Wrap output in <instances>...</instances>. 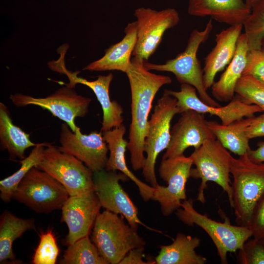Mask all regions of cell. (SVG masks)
Instances as JSON below:
<instances>
[{"label": "cell", "instance_id": "5b68a950", "mask_svg": "<svg viewBox=\"0 0 264 264\" xmlns=\"http://www.w3.org/2000/svg\"><path fill=\"white\" fill-rule=\"evenodd\" d=\"M195 168L190 172V177L200 179L196 200L204 204L206 200L204 191L207 183L212 181L219 185L228 196L232 207V189L230 179L233 157L216 138L205 141L190 155Z\"/></svg>", "mask_w": 264, "mask_h": 264}, {"label": "cell", "instance_id": "52a82bcc", "mask_svg": "<svg viewBox=\"0 0 264 264\" xmlns=\"http://www.w3.org/2000/svg\"><path fill=\"white\" fill-rule=\"evenodd\" d=\"M178 113L177 99L164 90L149 120L144 141L146 156L142 169V175L153 187L155 188L158 185L155 172L157 157L168 147L171 138V123L174 116Z\"/></svg>", "mask_w": 264, "mask_h": 264}, {"label": "cell", "instance_id": "603a6c76", "mask_svg": "<svg viewBox=\"0 0 264 264\" xmlns=\"http://www.w3.org/2000/svg\"><path fill=\"white\" fill-rule=\"evenodd\" d=\"M249 47L245 34L240 35L234 56L220 79L211 86L212 94L218 101L230 102L234 97L236 85L242 75Z\"/></svg>", "mask_w": 264, "mask_h": 264}, {"label": "cell", "instance_id": "e575fe53", "mask_svg": "<svg viewBox=\"0 0 264 264\" xmlns=\"http://www.w3.org/2000/svg\"><path fill=\"white\" fill-rule=\"evenodd\" d=\"M248 227L254 238L258 240L264 239V195L255 208Z\"/></svg>", "mask_w": 264, "mask_h": 264}, {"label": "cell", "instance_id": "ac0fdd59", "mask_svg": "<svg viewBox=\"0 0 264 264\" xmlns=\"http://www.w3.org/2000/svg\"><path fill=\"white\" fill-rule=\"evenodd\" d=\"M180 114L171 130L169 144L162 159L182 155L187 148L198 149L206 140L216 138L204 114L189 110Z\"/></svg>", "mask_w": 264, "mask_h": 264}, {"label": "cell", "instance_id": "9c48e42d", "mask_svg": "<svg viewBox=\"0 0 264 264\" xmlns=\"http://www.w3.org/2000/svg\"><path fill=\"white\" fill-rule=\"evenodd\" d=\"M36 167L58 181L69 196L94 191L93 172L75 156L50 143H46L43 158Z\"/></svg>", "mask_w": 264, "mask_h": 264}, {"label": "cell", "instance_id": "60d3db41", "mask_svg": "<svg viewBox=\"0 0 264 264\" xmlns=\"http://www.w3.org/2000/svg\"><path fill=\"white\" fill-rule=\"evenodd\" d=\"M263 50L264 51V49Z\"/></svg>", "mask_w": 264, "mask_h": 264}, {"label": "cell", "instance_id": "2e32d148", "mask_svg": "<svg viewBox=\"0 0 264 264\" xmlns=\"http://www.w3.org/2000/svg\"><path fill=\"white\" fill-rule=\"evenodd\" d=\"M51 69L66 75L69 83L66 85L75 88L77 84H81L89 87L93 91L103 110L102 132L118 127L123 124V109L116 101H111L110 97V86L113 78L112 73L106 75H99L94 81H88L77 76L79 71L72 72L66 68L64 56H61L58 60L53 61Z\"/></svg>", "mask_w": 264, "mask_h": 264}, {"label": "cell", "instance_id": "f35d334b", "mask_svg": "<svg viewBox=\"0 0 264 264\" xmlns=\"http://www.w3.org/2000/svg\"><path fill=\"white\" fill-rule=\"evenodd\" d=\"M261 0H244L245 2L252 8Z\"/></svg>", "mask_w": 264, "mask_h": 264}, {"label": "cell", "instance_id": "f1b7e54d", "mask_svg": "<svg viewBox=\"0 0 264 264\" xmlns=\"http://www.w3.org/2000/svg\"><path fill=\"white\" fill-rule=\"evenodd\" d=\"M61 264H109L101 256L89 235L68 245L65 251Z\"/></svg>", "mask_w": 264, "mask_h": 264}, {"label": "cell", "instance_id": "30bf717a", "mask_svg": "<svg viewBox=\"0 0 264 264\" xmlns=\"http://www.w3.org/2000/svg\"><path fill=\"white\" fill-rule=\"evenodd\" d=\"M10 99L17 107L35 105L48 110L54 116L66 123L74 132L80 129L75 123V118L84 117L88 113L91 101L67 85L45 97H35L17 93L11 94Z\"/></svg>", "mask_w": 264, "mask_h": 264}, {"label": "cell", "instance_id": "7a4b0ae2", "mask_svg": "<svg viewBox=\"0 0 264 264\" xmlns=\"http://www.w3.org/2000/svg\"><path fill=\"white\" fill-rule=\"evenodd\" d=\"M232 207L238 225L248 227L255 208L264 195V162L255 163L246 153L233 158Z\"/></svg>", "mask_w": 264, "mask_h": 264}, {"label": "cell", "instance_id": "d6a6232c", "mask_svg": "<svg viewBox=\"0 0 264 264\" xmlns=\"http://www.w3.org/2000/svg\"><path fill=\"white\" fill-rule=\"evenodd\" d=\"M238 251L239 263L264 264V245L260 240L248 239Z\"/></svg>", "mask_w": 264, "mask_h": 264}, {"label": "cell", "instance_id": "f546056e", "mask_svg": "<svg viewBox=\"0 0 264 264\" xmlns=\"http://www.w3.org/2000/svg\"><path fill=\"white\" fill-rule=\"evenodd\" d=\"M243 25L249 49H262L264 44V0L252 8L251 14Z\"/></svg>", "mask_w": 264, "mask_h": 264}, {"label": "cell", "instance_id": "5bb4252c", "mask_svg": "<svg viewBox=\"0 0 264 264\" xmlns=\"http://www.w3.org/2000/svg\"><path fill=\"white\" fill-rule=\"evenodd\" d=\"M164 91L177 99L180 114L189 110L203 114L209 113L218 117L223 125H229L244 118L254 116L257 112H263L257 106L243 103L237 95L224 106H210L199 98L195 88L187 84H181L179 91L167 89Z\"/></svg>", "mask_w": 264, "mask_h": 264}, {"label": "cell", "instance_id": "277c9868", "mask_svg": "<svg viewBox=\"0 0 264 264\" xmlns=\"http://www.w3.org/2000/svg\"><path fill=\"white\" fill-rule=\"evenodd\" d=\"M212 29L213 23L210 19L203 30L195 29L192 30L185 49L175 58L168 60L162 64H154L145 61L144 65L150 71L172 73L181 84H187L195 88L199 98L204 103L219 107L221 106L209 95L204 87L203 69L197 57L200 44L208 39Z\"/></svg>", "mask_w": 264, "mask_h": 264}, {"label": "cell", "instance_id": "cb8c5ba5", "mask_svg": "<svg viewBox=\"0 0 264 264\" xmlns=\"http://www.w3.org/2000/svg\"><path fill=\"white\" fill-rule=\"evenodd\" d=\"M200 244L199 238L178 233L171 244L160 247L155 264H205L207 259L196 252Z\"/></svg>", "mask_w": 264, "mask_h": 264}, {"label": "cell", "instance_id": "6da1fadb", "mask_svg": "<svg viewBox=\"0 0 264 264\" xmlns=\"http://www.w3.org/2000/svg\"><path fill=\"white\" fill-rule=\"evenodd\" d=\"M145 61L133 57L126 73L131 92L132 116L127 149L134 171L142 169L145 163L144 141L154 99L162 86L172 82L168 76L155 74L148 70L144 66Z\"/></svg>", "mask_w": 264, "mask_h": 264}, {"label": "cell", "instance_id": "7c38bea8", "mask_svg": "<svg viewBox=\"0 0 264 264\" xmlns=\"http://www.w3.org/2000/svg\"><path fill=\"white\" fill-rule=\"evenodd\" d=\"M137 40L132 56L147 61L162 42L165 32L176 26L180 17L173 8L157 11L141 7L135 9Z\"/></svg>", "mask_w": 264, "mask_h": 264}, {"label": "cell", "instance_id": "83f0119b", "mask_svg": "<svg viewBox=\"0 0 264 264\" xmlns=\"http://www.w3.org/2000/svg\"><path fill=\"white\" fill-rule=\"evenodd\" d=\"M46 144H37L29 154L21 161L20 169L12 175L0 180V197L3 202L8 203L10 201L21 180L32 167H36L41 162Z\"/></svg>", "mask_w": 264, "mask_h": 264}, {"label": "cell", "instance_id": "4316f807", "mask_svg": "<svg viewBox=\"0 0 264 264\" xmlns=\"http://www.w3.org/2000/svg\"><path fill=\"white\" fill-rule=\"evenodd\" d=\"M250 118H244L227 125L214 121H207V124L216 138L226 149L240 156L250 149V139L245 132Z\"/></svg>", "mask_w": 264, "mask_h": 264}, {"label": "cell", "instance_id": "d4e9b609", "mask_svg": "<svg viewBox=\"0 0 264 264\" xmlns=\"http://www.w3.org/2000/svg\"><path fill=\"white\" fill-rule=\"evenodd\" d=\"M32 142L30 135L15 125L7 107L0 103V148L7 150L10 159L25 158L26 149L36 145Z\"/></svg>", "mask_w": 264, "mask_h": 264}, {"label": "cell", "instance_id": "e0dca14e", "mask_svg": "<svg viewBox=\"0 0 264 264\" xmlns=\"http://www.w3.org/2000/svg\"><path fill=\"white\" fill-rule=\"evenodd\" d=\"M101 207L95 191L68 197L61 208V222L68 229L66 245L89 235Z\"/></svg>", "mask_w": 264, "mask_h": 264}, {"label": "cell", "instance_id": "1f68e13d", "mask_svg": "<svg viewBox=\"0 0 264 264\" xmlns=\"http://www.w3.org/2000/svg\"><path fill=\"white\" fill-rule=\"evenodd\" d=\"M59 249L55 236L50 230L42 233L40 242L33 257L34 264H55Z\"/></svg>", "mask_w": 264, "mask_h": 264}, {"label": "cell", "instance_id": "8fae6325", "mask_svg": "<svg viewBox=\"0 0 264 264\" xmlns=\"http://www.w3.org/2000/svg\"><path fill=\"white\" fill-rule=\"evenodd\" d=\"M193 165L191 156L184 154L162 159L158 172L167 186L158 184L154 188L152 200L160 203L163 216H169L176 211L182 201L186 199L185 185Z\"/></svg>", "mask_w": 264, "mask_h": 264}, {"label": "cell", "instance_id": "ffe728a7", "mask_svg": "<svg viewBox=\"0 0 264 264\" xmlns=\"http://www.w3.org/2000/svg\"><path fill=\"white\" fill-rule=\"evenodd\" d=\"M252 8L244 0H189L188 13L193 16L210 17L230 25H243Z\"/></svg>", "mask_w": 264, "mask_h": 264}, {"label": "cell", "instance_id": "484cf974", "mask_svg": "<svg viewBox=\"0 0 264 264\" xmlns=\"http://www.w3.org/2000/svg\"><path fill=\"white\" fill-rule=\"evenodd\" d=\"M35 228L34 219H22L5 210L0 220V263H17L12 246L26 231Z\"/></svg>", "mask_w": 264, "mask_h": 264}, {"label": "cell", "instance_id": "9a60e30c", "mask_svg": "<svg viewBox=\"0 0 264 264\" xmlns=\"http://www.w3.org/2000/svg\"><path fill=\"white\" fill-rule=\"evenodd\" d=\"M59 141L61 151L75 156L93 172L106 169L109 149L101 131L86 134L80 128L74 132L65 123L61 126Z\"/></svg>", "mask_w": 264, "mask_h": 264}, {"label": "cell", "instance_id": "d590c367", "mask_svg": "<svg viewBox=\"0 0 264 264\" xmlns=\"http://www.w3.org/2000/svg\"><path fill=\"white\" fill-rule=\"evenodd\" d=\"M245 132L249 139L264 136V113L256 117H251Z\"/></svg>", "mask_w": 264, "mask_h": 264}, {"label": "cell", "instance_id": "3957f363", "mask_svg": "<svg viewBox=\"0 0 264 264\" xmlns=\"http://www.w3.org/2000/svg\"><path fill=\"white\" fill-rule=\"evenodd\" d=\"M124 219L105 210L94 222L91 240L109 264H119L129 251L146 244L137 230L126 223Z\"/></svg>", "mask_w": 264, "mask_h": 264}, {"label": "cell", "instance_id": "836d02e7", "mask_svg": "<svg viewBox=\"0 0 264 264\" xmlns=\"http://www.w3.org/2000/svg\"><path fill=\"white\" fill-rule=\"evenodd\" d=\"M243 75H249L264 84V51L249 49Z\"/></svg>", "mask_w": 264, "mask_h": 264}, {"label": "cell", "instance_id": "8d00e7d4", "mask_svg": "<svg viewBox=\"0 0 264 264\" xmlns=\"http://www.w3.org/2000/svg\"><path fill=\"white\" fill-rule=\"evenodd\" d=\"M144 246L131 249L120 262L119 264H153L155 262L143 260Z\"/></svg>", "mask_w": 264, "mask_h": 264}, {"label": "cell", "instance_id": "d6986e66", "mask_svg": "<svg viewBox=\"0 0 264 264\" xmlns=\"http://www.w3.org/2000/svg\"><path fill=\"white\" fill-rule=\"evenodd\" d=\"M243 25H230L216 35V45L204 59L203 79L207 89L215 82L217 74L222 70L232 60Z\"/></svg>", "mask_w": 264, "mask_h": 264}, {"label": "cell", "instance_id": "ba28073f", "mask_svg": "<svg viewBox=\"0 0 264 264\" xmlns=\"http://www.w3.org/2000/svg\"><path fill=\"white\" fill-rule=\"evenodd\" d=\"M69 197L66 189L45 172L32 167L19 184L12 199L38 213L61 209Z\"/></svg>", "mask_w": 264, "mask_h": 264}, {"label": "cell", "instance_id": "4dcf8cb0", "mask_svg": "<svg viewBox=\"0 0 264 264\" xmlns=\"http://www.w3.org/2000/svg\"><path fill=\"white\" fill-rule=\"evenodd\" d=\"M235 93L243 103L257 106L264 112V84L242 75L236 85Z\"/></svg>", "mask_w": 264, "mask_h": 264}, {"label": "cell", "instance_id": "44dd1931", "mask_svg": "<svg viewBox=\"0 0 264 264\" xmlns=\"http://www.w3.org/2000/svg\"><path fill=\"white\" fill-rule=\"evenodd\" d=\"M126 132V127L122 124L118 127L102 132L110 152L105 169L108 171H119L125 175L137 186L143 200L147 201L152 199L154 188L137 177L127 165L125 152L128 141L124 137Z\"/></svg>", "mask_w": 264, "mask_h": 264}, {"label": "cell", "instance_id": "74e56055", "mask_svg": "<svg viewBox=\"0 0 264 264\" xmlns=\"http://www.w3.org/2000/svg\"><path fill=\"white\" fill-rule=\"evenodd\" d=\"M247 154L252 161L255 163L264 162V141L259 142L256 149H250Z\"/></svg>", "mask_w": 264, "mask_h": 264}, {"label": "cell", "instance_id": "ab89813d", "mask_svg": "<svg viewBox=\"0 0 264 264\" xmlns=\"http://www.w3.org/2000/svg\"><path fill=\"white\" fill-rule=\"evenodd\" d=\"M261 241V242H262V243H263V244L264 245V239H262V240H260Z\"/></svg>", "mask_w": 264, "mask_h": 264}, {"label": "cell", "instance_id": "7402d4cb", "mask_svg": "<svg viewBox=\"0 0 264 264\" xmlns=\"http://www.w3.org/2000/svg\"><path fill=\"white\" fill-rule=\"evenodd\" d=\"M125 36L105 50L101 58L87 65L83 70L89 71H120L126 73L131 65V57L137 40L135 22H130L124 30Z\"/></svg>", "mask_w": 264, "mask_h": 264}, {"label": "cell", "instance_id": "4fadbf2b", "mask_svg": "<svg viewBox=\"0 0 264 264\" xmlns=\"http://www.w3.org/2000/svg\"><path fill=\"white\" fill-rule=\"evenodd\" d=\"M93 178L94 191L105 210L123 216L129 225L136 230L142 225L151 231L161 232L148 227L138 218L137 207L120 183V181L129 179L125 175L104 169L93 172Z\"/></svg>", "mask_w": 264, "mask_h": 264}, {"label": "cell", "instance_id": "8992f818", "mask_svg": "<svg viewBox=\"0 0 264 264\" xmlns=\"http://www.w3.org/2000/svg\"><path fill=\"white\" fill-rule=\"evenodd\" d=\"M176 215L183 223L189 226L198 225L209 235L222 264H228V252L238 251L252 236L248 227L217 221L198 212L194 208L192 199H186L182 202L181 207L176 210Z\"/></svg>", "mask_w": 264, "mask_h": 264}]
</instances>
